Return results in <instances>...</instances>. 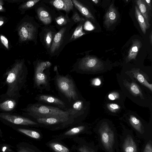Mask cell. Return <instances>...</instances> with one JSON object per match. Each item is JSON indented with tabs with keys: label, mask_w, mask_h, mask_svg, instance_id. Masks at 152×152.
Returning <instances> with one entry per match:
<instances>
[{
	"label": "cell",
	"mask_w": 152,
	"mask_h": 152,
	"mask_svg": "<svg viewBox=\"0 0 152 152\" xmlns=\"http://www.w3.org/2000/svg\"><path fill=\"white\" fill-rule=\"evenodd\" d=\"M96 4L98 3V0H92Z\"/></svg>",
	"instance_id": "obj_45"
},
{
	"label": "cell",
	"mask_w": 152,
	"mask_h": 152,
	"mask_svg": "<svg viewBox=\"0 0 152 152\" xmlns=\"http://www.w3.org/2000/svg\"><path fill=\"white\" fill-rule=\"evenodd\" d=\"M0 118L13 124L24 125H35L37 123L25 117L4 113H0Z\"/></svg>",
	"instance_id": "obj_11"
},
{
	"label": "cell",
	"mask_w": 152,
	"mask_h": 152,
	"mask_svg": "<svg viewBox=\"0 0 152 152\" xmlns=\"http://www.w3.org/2000/svg\"><path fill=\"white\" fill-rule=\"evenodd\" d=\"M0 39L3 45L7 49H9V42L7 38L4 36L1 35L0 36Z\"/></svg>",
	"instance_id": "obj_34"
},
{
	"label": "cell",
	"mask_w": 152,
	"mask_h": 152,
	"mask_svg": "<svg viewBox=\"0 0 152 152\" xmlns=\"http://www.w3.org/2000/svg\"><path fill=\"white\" fill-rule=\"evenodd\" d=\"M72 19L75 22H77L80 21H83L85 20L84 18H81L79 15L76 12L72 16Z\"/></svg>",
	"instance_id": "obj_37"
},
{
	"label": "cell",
	"mask_w": 152,
	"mask_h": 152,
	"mask_svg": "<svg viewBox=\"0 0 152 152\" xmlns=\"http://www.w3.org/2000/svg\"><path fill=\"white\" fill-rule=\"evenodd\" d=\"M124 152H137L136 144L133 138L130 136H127L123 145Z\"/></svg>",
	"instance_id": "obj_19"
},
{
	"label": "cell",
	"mask_w": 152,
	"mask_h": 152,
	"mask_svg": "<svg viewBox=\"0 0 152 152\" xmlns=\"http://www.w3.org/2000/svg\"><path fill=\"white\" fill-rule=\"evenodd\" d=\"M85 129L86 127L84 126H80L73 127L65 132L64 134L67 136L75 135L82 132Z\"/></svg>",
	"instance_id": "obj_29"
},
{
	"label": "cell",
	"mask_w": 152,
	"mask_h": 152,
	"mask_svg": "<svg viewBox=\"0 0 152 152\" xmlns=\"http://www.w3.org/2000/svg\"><path fill=\"white\" fill-rule=\"evenodd\" d=\"M100 140L107 152H114L115 135L114 131L107 122H103L98 130Z\"/></svg>",
	"instance_id": "obj_4"
},
{
	"label": "cell",
	"mask_w": 152,
	"mask_h": 152,
	"mask_svg": "<svg viewBox=\"0 0 152 152\" xmlns=\"http://www.w3.org/2000/svg\"><path fill=\"white\" fill-rule=\"evenodd\" d=\"M72 1L75 7L83 15L88 18L94 20L95 18L94 16L86 7L77 0H72Z\"/></svg>",
	"instance_id": "obj_23"
},
{
	"label": "cell",
	"mask_w": 152,
	"mask_h": 152,
	"mask_svg": "<svg viewBox=\"0 0 152 152\" xmlns=\"http://www.w3.org/2000/svg\"><path fill=\"white\" fill-rule=\"evenodd\" d=\"M132 42V45L129 49L128 56L126 59V63L132 60L136 59L138 52L142 46L141 42L139 39H133Z\"/></svg>",
	"instance_id": "obj_15"
},
{
	"label": "cell",
	"mask_w": 152,
	"mask_h": 152,
	"mask_svg": "<svg viewBox=\"0 0 152 152\" xmlns=\"http://www.w3.org/2000/svg\"><path fill=\"white\" fill-rule=\"evenodd\" d=\"M4 2L2 0H0V12H3L5 11V9L3 5Z\"/></svg>",
	"instance_id": "obj_41"
},
{
	"label": "cell",
	"mask_w": 152,
	"mask_h": 152,
	"mask_svg": "<svg viewBox=\"0 0 152 152\" xmlns=\"http://www.w3.org/2000/svg\"><path fill=\"white\" fill-rule=\"evenodd\" d=\"M85 34V33L83 31V25H80L76 28L70 38V40L75 39Z\"/></svg>",
	"instance_id": "obj_30"
},
{
	"label": "cell",
	"mask_w": 152,
	"mask_h": 152,
	"mask_svg": "<svg viewBox=\"0 0 152 152\" xmlns=\"http://www.w3.org/2000/svg\"><path fill=\"white\" fill-rule=\"evenodd\" d=\"M117 79L121 91L126 97L140 106H152V93L132 77L123 72L119 75Z\"/></svg>",
	"instance_id": "obj_1"
},
{
	"label": "cell",
	"mask_w": 152,
	"mask_h": 152,
	"mask_svg": "<svg viewBox=\"0 0 152 152\" xmlns=\"http://www.w3.org/2000/svg\"><path fill=\"white\" fill-rule=\"evenodd\" d=\"M79 150L80 152H95L92 149L85 146L80 148Z\"/></svg>",
	"instance_id": "obj_38"
},
{
	"label": "cell",
	"mask_w": 152,
	"mask_h": 152,
	"mask_svg": "<svg viewBox=\"0 0 152 152\" xmlns=\"http://www.w3.org/2000/svg\"><path fill=\"white\" fill-rule=\"evenodd\" d=\"M29 114L35 118L54 117L73 119L69 110H64L54 107L40 104H34L27 109Z\"/></svg>",
	"instance_id": "obj_2"
},
{
	"label": "cell",
	"mask_w": 152,
	"mask_h": 152,
	"mask_svg": "<svg viewBox=\"0 0 152 152\" xmlns=\"http://www.w3.org/2000/svg\"><path fill=\"white\" fill-rule=\"evenodd\" d=\"M49 145L56 152H69V149L67 148L58 143H51Z\"/></svg>",
	"instance_id": "obj_27"
},
{
	"label": "cell",
	"mask_w": 152,
	"mask_h": 152,
	"mask_svg": "<svg viewBox=\"0 0 152 152\" xmlns=\"http://www.w3.org/2000/svg\"><path fill=\"white\" fill-rule=\"evenodd\" d=\"M50 3L58 10H63L69 12L73 8V5L71 0H56Z\"/></svg>",
	"instance_id": "obj_16"
},
{
	"label": "cell",
	"mask_w": 152,
	"mask_h": 152,
	"mask_svg": "<svg viewBox=\"0 0 152 152\" xmlns=\"http://www.w3.org/2000/svg\"><path fill=\"white\" fill-rule=\"evenodd\" d=\"M18 31L20 40L21 41H24L34 39L36 28L31 23L25 22L20 26Z\"/></svg>",
	"instance_id": "obj_9"
},
{
	"label": "cell",
	"mask_w": 152,
	"mask_h": 152,
	"mask_svg": "<svg viewBox=\"0 0 152 152\" xmlns=\"http://www.w3.org/2000/svg\"><path fill=\"white\" fill-rule=\"evenodd\" d=\"M23 66L22 61L17 62L6 73L7 94L9 96L15 95L20 89L24 77Z\"/></svg>",
	"instance_id": "obj_3"
},
{
	"label": "cell",
	"mask_w": 152,
	"mask_h": 152,
	"mask_svg": "<svg viewBox=\"0 0 152 152\" xmlns=\"http://www.w3.org/2000/svg\"><path fill=\"white\" fill-rule=\"evenodd\" d=\"M16 102L12 99H8L0 104V108L5 111H10L15 107Z\"/></svg>",
	"instance_id": "obj_26"
},
{
	"label": "cell",
	"mask_w": 152,
	"mask_h": 152,
	"mask_svg": "<svg viewBox=\"0 0 152 152\" xmlns=\"http://www.w3.org/2000/svg\"><path fill=\"white\" fill-rule=\"evenodd\" d=\"M140 11L145 19L148 28L150 25L149 22V17L147 6L144 0H138L136 1Z\"/></svg>",
	"instance_id": "obj_20"
},
{
	"label": "cell",
	"mask_w": 152,
	"mask_h": 152,
	"mask_svg": "<svg viewBox=\"0 0 152 152\" xmlns=\"http://www.w3.org/2000/svg\"><path fill=\"white\" fill-rule=\"evenodd\" d=\"M75 101L72 107L69 109L71 116L73 118L83 115L87 108L84 101L77 99Z\"/></svg>",
	"instance_id": "obj_13"
},
{
	"label": "cell",
	"mask_w": 152,
	"mask_h": 152,
	"mask_svg": "<svg viewBox=\"0 0 152 152\" xmlns=\"http://www.w3.org/2000/svg\"><path fill=\"white\" fill-rule=\"evenodd\" d=\"M126 97L122 92L117 91H112L107 95V99L110 101L116 102L121 104H124Z\"/></svg>",
	"instance_id": "obj_21"
},
{
	"label": "cell",
	"mask_w": 152,
	"mask_h": 152,
	"mask_svg": "<svg viewBox=\"0 0 152 152\" xmlns=\"http://www.w3.org/2000/svg\"><path fill=\"white\" fill-rule=\"evenodd\" d=\"M18 130L19 131L33 138L39 139L40 137V134L34 130L21 128H19Z\"/></svg>",
	"instance_id": "obj_28"
},
{
	"label": "cell",
	"mask_w": 152,
	"mask_h": 152,
	"mask_svg": "<svg viewBox=\"0 0 152 152\" xmlns=\"http://www.w3.org/2000/svg\"><path fill=\"white\" fill-rule=\"evenodd\" d=\"M118 18V14L117 10L113 4L112 3L105 14L104 24L108 28L116 22Z\"/></svg>",
	"instance_id": "obj_12"
},
{
	"label": "cell",
	"mask_w": 152,
	"mask_h": 152,
	"mask_svg": "<svg viewBox=\"0 0 152 152\" xmlns=\"http://www.w3.org/2000/svg\"><path fill=\"white\" fill-rule=\"evenodd\" d=\"M38 99L42 102L55 105L60 107H65V104L63 101L52 96L42 95L38 96Z\"/></svg>",
	"instance_id": "obj_17"
},
{
	"label": "cell",
	"mask_w": 152,
	"mask_h": 152,
	"mask_svg": "<svg viewBox=\"0 0 152 152\" xmlns=\"http://www.w3.org/2000/svg\"><path fill=\"white\" fill-rule=\"evenodd\" d=\"M51 65L49 61L41 62L38 63L35 69L34 80L38 87L41 86H47L48 83V77L44 70Z\"/></svg>",
	"instance_id": "obj_8"
},
{
	"label": "cell",
	"mask_w": 152,
	"mask_h": 152,
	"mask_svg": "<svg viewBox=\"0 0 152 152\" xmlns=\"http://www.w3.org/2000/svg\"><path fill=\"white\" fill-rule=\"evenodd\" d=\"M143 152H152L151 142H148L145 145Z\"/></svg>",
	"instance_id": "obj_39"
},
{
	"label": "cell",
	"mask_w": 152,
	"mask_h": 152,
	"mask_svg": "<svg viewBox=\"0 0 152 152\" xmlns=\"http://www.w3.org/2000/svg\"><path fill=\"white\" fill-rule=\"evenodd\" d=\"M105 108L109 113L114 114L118 113L122 109L121 104L115 103H106Z\"/></svg>",
	"instance_id": "obj_25"
},
{
	"label": "cell",
	"mask_w": 152,
	"mask_h": 152,
	"mask_svg": "<svg viewBox=\"0 0 152 152\" xmlns=\"http://www.w3.org/2000/svg\"><path fill=\"white\" fill-rule=\"evenodd\" d=\"M102 83V81L99 78L96 77L93 79L91 81V84L95 86H100Z\"/></svg>",
	"instance_id": "obj_36"
},
{
	"label": "cell",
	"mask_w": 152,
	"mask_h": 152,
	"mask_svg": "<svg viewBox=\"0 0 152 152\" xmlns=\"http://www.w3.org/2000/svg\"><path fill=\"white\" fill-rule=\"evenodd\" d=\"M37 14L39 19L44 24H48L52 21L51 17L48 12L43 8H39L37 10Z\"/></svg>",
	"instance_id": "obj_24"
},
{
	"label": "cell",
	"mask_w": 152,
	"mask_h": 152,
	"mask_svg": "<svg viewBox=\"0 0 152 152\" xmlns=\"http://www.w3.org/2000/svg\"><path fill=\"white\" fill-rule=\"evenodd\" d=\"M135 130L138 132L142 133L144 132L142 122L136 113L129 111L124 114L123 117Z\"/></svg>",
	"instance_id": "obj_10"
},
{
	"label": "cell",
	"mask_w": 152,
	"mask_h": 152,
	"mask_svg": "<svg viewBox=\"0 0 152 152\" xmlns=\"http://www.w3.org/2000/svg\"><path fill=\"white\" fill-rule=\"evenodd\" d=\"M84 28L86 30L91 31L94 30L95 27L90 21H87L84 24Z\"/></svg>",
	"instance_id": "obj_33"
},
{
	"label": "cell",
	"mask_w": 152,
	"mask_h": 152,
	"mask_svg": "<svg viewBox=\"0 0 152 152\" xmlns=\"http://www.w3.org/2000/svg\"><path fill=\"white\" fill-rule=\"evenodd\" d=\"M145 3H146L148 7L149 10H151V0H144Z\"/></svg>",
	"instance_id": "obj_40"
},
{
	"label": "cell",
	"mask_w": 152,
	"mask_h": 152,
	"mask_svg": "<svg viewBox=\"0 0 152 152\" xmlns=\"http://www.w3.org/2000/svg\"><path fill=\"white\" fill-rule=\"evenodd\" d=\"M53 38V34L51 31L48 32L45 37V41L47 47L50 48Z\"/></svg>",
	"instance_id": "obj_32"
},
{
	"label": "cell",
	"mask_w": 152,
	"mask_h": 152,
	"mask_svg": "<svg viewBox=\"0 0 152 152\" xmlns=\"http://www.w3.org/2000/svg\"><path fill=\"white\" fill-rule=\"evenodd\" d=\"M4 22V18L3 17L0 16V26L2 25Z\"/></svg>",
	"instance_id": "obj_42"
},
{
	"label": "cell",
	"mask_w": 152,
	"mask_h": 152,
	"mask_svg": "<svg viewBox=\"0 0 152 152\" xmlns=\"http://www.w3.org/2000/svg\"><path fill=\"white\" fill-rule=\"evenodd\" d=\"M66 28H62L55 35L50 48V52L53 53L60 45L64 36Z\"/></svg>",
	"instance_id": "obj_18"
},
{
	"label": "cell",
	"mask_w": 152,
	"mask_h": 152,
	"mask_svg": "<svg viewBox=\"0 0 152 152\" xmlns=\"http://www.w3.org/2000/svg\"><path fill=\"white\" fill-rule=\"evenodd\" d=\"M135 14L142 32L144 34H145L146 30L148 27L144 18L138 8L136 5L135 6Z\"/></svg>",
	"instance_id": "obj_22"
},
{
	"label": "cell",
	"mask_w": 152,
	"mask_h": 152,
	"mask_svg": "<svg viewBox=\"0 0 152 152\" xmlns=\"http://www.w3.org/2000/svg\"><path fill=\"white\" fill-rule=\"evenodd\" d=\"M152 31H151V34L150 36V42L151 45H152Z\"/></svg>",
	"instance_id": "obj_44"
},
{
	"label": "cell",
	"mask_w": 152,
	"mask_h": 152,
	"mask_svg": "<svg viewBox=\"0 0 152 152\" xmlns=\"http://www.w3.org/2000/svg\"><path fill=\"white\" fill-rule=\"evenodd\" d=\"M56 20L57 23L61 26L65 25L67 23L66 20L64 16H62L57 18H56Z\"/></svg>",
	"instance_id": "obj_35"
},
{
	"label": "cell",
	"mask_w": 152,
	"mask_h": 152,
	"mask_svg": "<svg viewBox=\"0 0 152 152\" xmlns=\"http://www.w3.org/2000/svg\"><path fill=\"white\" fill-rule=\"evenodd\" d=\"M39 124L45 125L53 126L70 122L73 119L59 118L54 117L36 118Z\"/></svg>",
	"instance_id": "obj_14"
},
{
	"label": "cell",
	"mask_w": 152,
	"mask_h": 152,
	"mask_svg": "<svg viewBox=\"0 0 152 152\" xmlns=\"http://www.w3.org/2000/svg\"><path fill=\"white\" fill-rule=\"evenodd\" d=\"M79 67L83 71L95 74L106 70L102 61L97 57L90 56L82 59L79 63Z\"/></svg>",
	"instance_id": "obj_5"
},
{
	"label": "cell",
	"mask_w": 152,
	"mask_h": 152,
	"mask_svg": "<svg viewBox=\"0 0 152 152\" xmlns=\"http://www.w3.org/2000/svg\"><path fill=\"white\" fill-rule=\"evenodd\" d=\"M56 81L59 89L67 98L74 100L78 99L75 87L71 79L66 77L58 75Z\"/></svg>",
	"instance_id": "obj_6"
},
{
	"label": "cell",
	"mask_w": 152,
	"mask_h": 152,
	"mask_svg": "<svg viewBox=\"0 0 152 152\" xmlns=\"http://www.w3.org/2000/svg\"><path fill=\"white\" fill-rule=\"evenodd\" d=\"M39 1V0H34L28 1L22 4L20 7V8L22 9H26L31 8Z\"/></svg>",
	"instance_id": "obj_31"
},
{
	"label": "cell",
	"mask_w": 152,
	"mask_h": 152,
	"mask_svg": "<svg viewBox=\"0 0 152 152\" xmlns=\"http://www.w3.org/2000/svg\"><path fill=\"white\" fill-rule=\"evenodd\" d=\"M18 152H30L27 150H26L24 149H20L18 151Z\"/></svg>",
	"instance_id": "obj_43"
},
{
	"label": "cell",
	"mask_w": 152,
	"mask_h": 152,
	"mask_svg": "<svg viewBox=\"0 0 152 152\" xmlns=\"http://www.w3.org/2000/svg\"><path fill=\"white\" fill-rule=\"evenodd\" d=\"M123 72L132 77L137 83L152 93L151 75L142 70L139 68L134 67Z\"/></svg>",
	"instance_id": "obj_7"
}]
</instances>
